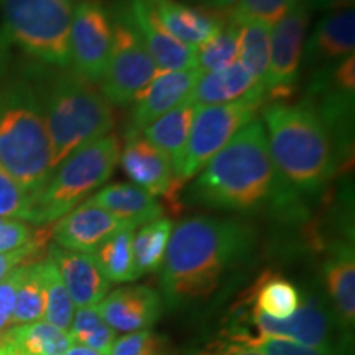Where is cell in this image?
<instances>
[{
	"mask_svg": "<svg viewBox=\"0 0 355 355\" xmlns=\"http://www.w3.org/2000/svg\"><path fill=\"white\" fill-rule=\"evenodd\" d=\"M239 26L227 24L216 37L196 46V68L201 73H216L237 61Z\"/></svg>",
	"mask_w": 355,
	"mask_h": 355,
	"instance_id": "33",
	"label": "cell"
},
{
	"mask_svg": "<svg viewBox=\"0 0 355 355\" xmlns=\"http://www.w3.org/2000/svg\"><path fill=\"white\" fill-rule=\"evenodd\" d=\"M51 148V173L87 141L107 135L115 125L112 104L76 71L58 73L38 94Z\"/></svg>",
	"mask_w": 355,
	"mask_h": 355,
	"instance_id": "5",
	"label": "cell"
},
{
	"mask_svg": "<svg viewBox=\"0 0 355 355\" xmlns=\"http://www.w3.org/2000/svg\"><path fill=\"white\" fill-rule=\"evenodd\" d=\"M44 313V282L42 261L20 266L19 286L13 304L12 327L37 322Z\"/></svg>",
	"mask_w": 355,
	"mask_h": 355,
	"instance_id": "28",
	"label": "cell"
},
{
	"mask_svg": "<svg viewBox=\"0 0 355 355\" xmlns=\"http://www.w3.org/2000/svg\"><path fill=\"white\" fill-rule=\"evenodd\" d=\"M69 336L74 344L104 355H109L112 344L117 339L115 331L104 322L96 306L78 308V313L71 321Z\"/></svg>",
	"mask_w": 355,
	"mask_h": 355,
	"instance_id": "32",
	"label": "cell"
},
{
	"mask_svg": "<svg viewBox=\"0 0 355 355\" xmlns=\"http://www.w3.org/2000/svg\"><path fill=\"white\" fill-rule=\"evenodd\" d=\"M198 355H263V354L257 352L255 349L247 347V345L232 343V340H227L222 337V339L214 340V343L206 345V347H204Z\"/></svg>",
	"mask_w": 355,
	"mask_h": 355,
	"instance_id": "42",
	"label": "cell"
},
{
	"mask_svg": "<svg viewBox=\"0 0 355 355\" xmlns=\"http://www.w3.org/2000/svg\"><path fill=\"white\" fill-rule=\"evenodd\" d=\"M123 229L133 227L86 199L53 224V239L66 250L94 254L107 239Z\"/></svg>",
	"mask_w": 355,
	"mask_h": 355,
	"instance_id": "14",
	"label": "cell"
},
{
	"mask_svg": "<svg viewBox=\"0 0 355 355\" xmlns=\"http://www.w3.org/2000/svg\"><path fill=\"white\" fill-rule=\"evenodd\" d=\"M125 6L146 51L162 73L196 68V48L181 43L168 33L150 0H125Z\"/></svg>",
	"mask_w": 355,
	"mask_h": 355,
	"instance_id": "15",
	"label": "cell"
},
{
	"mask_svg": "<svg viewBox=\"0 0 355 355\" xmlns=\"http://www.w3.org/2000/svg\"><path fill=\"white\" fill-rule=\"evenodd\" d=\"M308 24V7L303 0H298L291 10L273 26L270 64L263 79L265 96H268L273 104H285V99L295 92Z\"/></svg>",
	"mask_w": 355,
	"mask_h": 355,
	"instance_id": "12",
	"label": "cell"
},
{
	"mask_svg": "<svg viewBox=\"0 0 355 355\" xmlns=\"http://www.w3.org/2000/svg\"><path fill=\"white\" fill-rule=\"evenodd\" d=\"M33 198L0 166V217L28 222Z\"/></svg>",
	"mask_w": 355,
	"mask_h": 355,
	"instance_id": "38",
	"label": "cell"
},
{
	"mask_svg": "<svg viewBox=\"0 0 355 355\" xmlns=\"http://www.w3.org/2000/svg\"><path fill=\"white\" fill-rule=\"evenodd\" d=\"M114 43L102 78V94L112 105L130 104L162 71L146 51L144 40L128 15L125 2L115 8Z\"/></svg>",
	"mask_w": 355,
	"mask_h": 355,
	"instance_id": "10",
	"label": "cell"
},
{
	"mask_svg": "<svg viewBox=\"0 0 355 355\" xmlns=\"http://www.w3.org/2000/svg\"><path fill=\"white\" fill-rule=\"evenodd\" d=\"M227 329L237 331H224V337H285L313 347L349 349V331L339 322L334 311L313 293H304L298 309L286 319L266 316L243 300Z\"/></svg>",
	"mask_w": 355,
	"mask_h": 355,
	"instance_id": "8",
	"label": "cell"
},
{
	"mask_svg": "<svg viewBox=\"0 0 355 355\" xmlns=\"http://www.w3.org/2000/svg\"><path fill=\"white\" fill-rule=\"evenodd\" d=\"M109 355H171V345L157 332L135 331L115 339Z\"/></svg>",
	"mask_w": 355,
	"mask_h": 355,
	"instance_id": "37",
	"label": "cell"
},
{
	"mask_svg": "<svg viewBox=\"0 0 355 355\" xmlns=\"http://www.w3.org/2000/svg\"><path fill=\"white\" fill-rule=\"evenodd\" d=\"M355 50V10L327 13L316 25L303 50L306 66H334Z\"/></svg>",
	"mask_w": 355,
	"mask_h": 355,
	"instance_id": "20",
	"label": "cell"
},
{
	"mask_svg": "<svg viewBox=\"0 0 355 355\" xmlns=\"http://www.w3.org/2000/svg\"><path fill=\"white\" fill-rule=\"evenodd\" d=\"M44 282V322L58 329L68 331L74 316V304L56 265L50 259L42 260Z\"/></svg>",
	"mask_w": 355,
	"mask_h": 355,
	"instance_id": "31",
	"label": "cell"
},
{
	"mask_svg": "<svg viewBox=\"0 0 355 355\" xmlns=\"http://www.w3.org/2000/svg\"><path fill=\"white\" fill-rule=\"evenodd\" d=\"M0 166L30 196L51 176V148L38 92L21 83H0Z\"/></svg>",
	"mask_w": 355,
	"mask_h": 355,
	"instance_id": "4",
	"label": "cell"
},
{
	"mask_svg": "<svg viewBox=\"0 0 355 355\" xmlns=\"http://www.w3.org/2000/svg\"><path fill=\"white\" fill-rule=\"evenodd\" d=\"M8 40L0 28V83H2L3 74H6L7 63H8Z\"/></svg>",
	"mask_w": 355,
	"mask_h": 355,
	"instance_id": "44",
	"label": "cell"
},
{
	"mask_svg": "<svg viewBox=\"0 0 355 355\" xmlns=\"http://www.w3.org/2000/svg\"><path fill=\"white\" fill-rule=\"evenodd\" d=\"M270 50H272L270 26L257 24V21L239 26V63L261 83L268 71Z\"/></svg>",
	"mask_w": 355,
	"mask_h": 355,
	"instance_id": "30",
	"label": "cell"
},
{
	"mask_svg": "<svg viewBox=\"0 0 355 355\" xmlns=\"http://www.w3.org/2000/svg\"><path fill=\"white\" fill-rule=\"evenodd\" d=\"M0 355H15V352L10 349V345L3 340H0Z\"/></svg>",
	"mask_w": 355,
	"mask_h": 355,
	"instance_id": "47",
	"label": "cell"
},
{
	"mask_svg": "<svg viewBox=\"0 0 355 355\" xmlns=\"http://www.w3.org/2000/svg\"><path fill=\"white\" fill-rule=\"evenodd\" d=\"M322 283L332 311L347 331L355 324V254L345 241L332 243L322 261Z\"/></svg>",
	"mask_w": 355,
	"mask_h": 355,
	"instance_id": "21",
	"label": "cell"
},
{
	"mask_svg": "<svg viewBox=\"0 0 355 355\" xmlns=\"http://www.w3.org/2000/svg\"><path fill=\"white\" fill-rule=\"evenodd\" d=\"M0 340L10 345L15 355H64L74 344L68 331L44 321L13 326Z\"/></svg>",
	"mask_w": 355,
	"mask_h": 355,
	"instance_id": "24",
	"label": "cell"
},
{
	"mask_svg": "<svg viewBox=\"0 0 355 355\" xmlns=\"http://www.w3.org/2000/svg\"><path fill=\"white\" fill-rule=\"evenodd\" d=\"M48 259L56 265L74 306H96L107 296L112 283L102 273L92 254L66 250L53 243L48 248Z\"/></svg>",
	"mask_w": 355,
	"mask_h": 355,
	"instance_id": "18",
	"label": "cell"
},
{
	"mask_svg": "<svg viewBox=\"0 0 355 355\" xmlns=\"http://www.w3.org/2000/svg\"><path fill=\"white\" fill-rule=\"evenodd\" d=\"M201 74L198 68L159 73L152 84L133 101L128 132H144L155 121L184 102L191 96Z\"/></svg>",
	"mask_w": 355,
	"mask_h": 355,
	"instance_id": "16",
	"label": "cell"
},
{
	"mask_svg": "<svg viewBox=\"0 0 355 355\" xmlns=\"http://www.w3.org/2000/svg\"><path fill=\"white\" fill-rule=\"evenodd\" d=\"M20 266L0 282V339L12 327L13 304H15V293L19 286Z\"/></svg>",
	"mask_w": 355,
	"mask_h": 355,
	"instance_id": "39",
	"label": "cell"
},
{
	"mask_svg": "<svg viewBox=\"0 0 355 355\" xmlns=\"http://www.w3.org/2000/svg\"><path fill=\"white\" fill-rule=\"evenodd\" d=\"M261 123L275 170L291 194L316 193L329 183L339 168V152L313 104H270Z\"/></svg>",
	"mask_w": 355,
	"mask_h": 355,
	"instance_id": "3",
	"label": "cell"
},
{
	"mask_svg": "<svg viewBox=\"0 0 355 355\" xmlns=\"http://www.w3.org/2000/svg\"><path fill=\"white\" fill-rule=\"evenodd\" d=\"M121 159L122 170L133 184L145 189L153 198L163 196L175 212L180 211V193L183 186L173 175L171 159L162 150L150 144L144 135L127 132L125 148Z\"/></svg>",
	"mask_w": 355,
	"mask_h": 355,
	"instance_id": "13",
	"label": "cell"
},
{
	"mask_svg": "<svg viewBox=\"0 0 355 355\" xmlns=\"http://www.w3.org/2000/svg\"><path fill=\"white\" fill-rule=\"evenodd\" d=\"M259 91H265L263 83L252 76L239 61H235L225 69L201 74L188 99L196 107H206L229 104Z\"/></svg>",
	"mask_w": 355,
	"mask_h": 355,
	"instance_id": "22",
	"label": "cell"
},
{
	"mask_svg": "<svg viewBox=\"0 0 355 355\" xmlns=\"http://www.w3.org/2000/svg\"><path fill=\"white\" fill-rule=\"evenodd\" d=\"M53 237V224L33 227L25 220L0 217V254L21 250L30 245L46 248Z\"/></svg>",
	"mask_w": 355,
	"mask_h": 355,
	"instance_id": "35",
	"label": "cell"
},
{
	"mask_svg": "<svg viewBox=\"0 0 355 355\" xmlns=\"http://www.w3.org/2000/svg\"><path fill=\"white\" fill-rule=\"evenodd\" d=\"M332 81H334L336 91L344 94L354 96L355 92V56L350 55L332 66Z\"/></svg>",
	"mask_w": 355,
	"mask_h": 355,
	"instance_id": "41",
	"label": "cell"
},
{
	"mask_svg": "<svg viewBox=\"0 0 355 355\" xmlns=\"http://www.w3.org/2000/svg\"><path fill=\"white\" fill-rule=\"evenodd\" d=\"M44 247L38 245H30L21 248V250L8 252V254H0V282L10 275L13 270L19 268L24 265H32L35 260L42 255Z\"/></svg>",
	"mask_w": 355,
	"mask_h": 355,
	"instance_id": "40",
	"label": "cell"
},
{
	"mask_svg": "<svg viewBox=\"0 0 355 355\" xmlns=\"http://www.w3.org/2000/svg\"><path fill=\"white\" fill-rule=\"evenodd\" d=\"M64 2H69V0H64Z\"/></svg>",
	"mask_w": 355,
	"mask_h": 355,
	"instance_id": "48",
	"label": "cell"
},
{
	"mask_svg": "<svg viewBox=\"0 0 355 355\" xmlns=\"http://www.w3.org/2000/svg\"><path fill=\"white\" fill-rule=\"evenodd\" d=\"M2 32L44 64L69 68L73 7L64 0H0Z\"/></svg>",
	"mask_w": 355,
	"mask_h": 355,
	"instance_id": "7",
	"label": "cell"
},
{
	"mask_svg": "<svg viewBox=\"0 0 355 355\" xmlns=\"http://www.w3.org/2000/svg\"><path fill=\"white\" fill-rule=\"evenodd\" d=\"M245 301L257 311L275 319L290 318L301 303L298 288L278 275L265 273L257 279L245 296Z\"/></svg>",
	"mask_w": 355,
	"mask_h": 355,
	"instance_id": "25",
	"label": "cell"
},
{
	"mask_svg": "<svg viewBox=\"0 0 355 355\" xmlns=\"http://www.w3.org/2000/svg\"><path fill=\"white\" fill-rule=\"evenodd\" d=\"M265 99V91H259L229 104L196 107L183 152L171 163L178 183H188L229 144L235 133L255 121Z\"/></svg>",
	"mask_w": 355,
	"mask_h": 355,
	"instance_id": "9",
	"label": "cell"
},
{
	"mask_svg": "<svg viewBox=\"0 0 355 355\" xmlns=\"http://www.w3.org/2000/svg\"><path fill=\"white\" fill-rule=\"evenodd\" d=\"M135 229H123L114 234L94 252V259L110 283L133 282L132 239Z\"/></svg>",
	"mask_w": 355,
	"mask_h": 355,
	"instance_id": "29",
	"label": "cell"
},
{
	"mask_svg": "<svg viewBox=\"0 0 355 355\" xmlns=\"http://www.w3.org/2000/svg\"><path fill=\"white\" fill-rule=\"evenodd\" d=\"M64 355H104V354H99V352H96V350L83 347V345L73 344L68 350H66Z\"/></svg>",
	"mask_w": 355,
	"mask_h": 355,
	"instance_id": "46",
	"label": "cell"
},
{
	"mask_svg": "<svg viewBox=\"0 0 355 355\" xmlns=\"http://www.w3.org/2000/svg\"><path fill=\"white\" fill-rule=\"evenodd\" d=\"M255 349L263 355H352L349 349H329V347H313L296 343V340L285 339V337L270 336H242V337H224Z\"/></svg>",
	"mask_w": 355,
	"mask_h": 355,
	"instance_id": "36",
	"label": "cell"
},
{
	"mask_svg": "<svg viewBox=\"0 0 355 355\" xmlns=\"http://www.w3.org/2000/svg\"><path fill=\"white\" fill-rule=\"evenodd\" d=\"M114 43L112 17L99 0H83L73 10L69 26V58L86 81H102Z\"/></svg>",
	"mask_w": 355,
	"mask_h": 355,
	"instance_id": "11",
	"label": "cell"
},
{
	"mask_svg": "<svg viewBox=\"0 0 355 355\" xmlns=\"http://www.w3.org/2000/svg\"><path fill=\"white\" fill-rule=\"evenodd\" d=\"M290 196L275 170L260 121L235 133L184 191L188 202L234 212H254L270 202H286Z\"/></svg>",
	"mask_w": 355,
	"mask_h": 355,
	"instance_id": "2",
	"label": "cell"
},
{
	"mask_svg": "<svg viewBox=\"0 0 355 355\" xmlns=\"http://www.w3.org/2000/svg\"><path fill=\"white\" fill-rule=\"evenodd\" d=\"M163 300L158 291L144 285L122 286L107 293L96 304L101 318L114 331H146L163 314Z\"/></svg>",
	"mask_w": 355,
	"mask_h": 355,
	"instance_id": "17",
	"label": "cell"
},
{
	"mask_svg": "<svg viewBox=\"0 0 355 355\" xmlns=\"http://www.w3.org/2000/svg\"><path fill=\"white\" fill-rule=\"evenodd\" d=\"M207 3V8H214V10H229L234 7L239 0H204Z\"/></svg>",
	"mask_w": 355,
	"mask_h": 355,
	"instance_id": "45",
	"label": "cell"
},
{
	"mask_svg": "<svg viewBox=\"0 0 355 355\" xmlns=\"http://www.w3.org/2000/svg\"><path fill=\"white\" fill-rule=\"evenodd\" d=\"M254 248V229L241 220L196 216L178 222L159 275L163 304L183 309L207 301Z\"/></svg>",
	"mask_w": 355,
	"mask_h": 355,
	"instance_id": "1",
	"label": "cell"
},
{
	"mask_svg": "<svg viewBox=\"0 0 355 355\" xmlns=\"http://www.w3.org/2000/svg\"><path fill=\"white\" fill-rule=\"evenodd\" d=\"M194 114H196V105L186 99L158 121H155L152 125L146 127L141 133L173 163V159H176L178 155L183 152L191 125H193Z\"/></svg>",
	"mask_w": 355,
	"mask_h": 355,
	"instance_id": "26",
	"label": "cell"
},
{
	"mask_svg": "<svg viewBox=\"0 0 355 355\" xmlns=\"http://www.w3.org/2000/svg\"><path fill=\"white\" fill-rule=\"evenodd\" d=\"M87 201L110 212L133 229L163 217V206L157 198L135 184H109L87 198Z\"/></svg>",
	"mask_w": 355,
	"mask_h": 355,
	"instance_id": "23",
	"label": "cell"
},
{
	"mask_svg": "<svg viewBox=\"0 0 355 355\" xmlns=\"http://www.w3.org/2000/svg\"><path fill=\"white\" fill-rule=\"evenodd\" d=\"M298 0H239L227 10V24L241 26L243 24H263L275 26Z\"/></svg>",
	"mask_w": 355,
	"mask_h": 355,
	"instance_id": "34",
	"label": "cell"
},
{
	"mask_svg": "<svg viewBox=\"0 0 355 355\" xmlns=\"http://www.w3.org/2000/svg\"><path fill=\"white\" fill-rule=\"evenodd\" d=\"M308 10H322V12H337L344 8H352L354 0H303Z\"/></svg>",
	"mask_w": 355,
	"mask_h": 355,
	"instance_id": "43",
	"label": "cell"
},
{
	"mask_svg": "<svg viewBox=\"0 0 355 355\" xmlns=\"http://www.w3.org/2000/svg\"><path fill=\"white\" fill-rule=\"evenodd\" d=\"M119 158L121 145L115 135H104L79 146L53 170L35 198L28 222L55 224L109 180Z\"/></svg>",
	"mask_w": 355,
	"mask_h": 355,
	"instance_id": "6",
	"label": "cell"
},
{
	"mask_svg": "<svg viewBox=\"0 0 355 355\" xmlns=\"http://www.w3.org/2000/svg\"><path fill=\"white\" fill-rule=\"evenodd\" d=\"M171 230L173 222L165 217H159L141 225L137 234L133 232L132 254L135 278L162 268Z\"/></svg>",
	"mask_w": 355,
	"mask_h": 355,
	"instance_id": "27",
	"label": "cell"
},
{
	"mask_svg": "<svg viewBox=\"0 0 355 355\" xmlns=\"http://www.w3.org/2000/svg\"><path fill=\"white\" fill-rule=\"evenodd\" d=\"M158 20L181 43L199 46L227 25V10L189 7L178 0H150Z\"/></svg>",
	"mask_w": 355,
	"mask_h": 355,
	"instance_id": "19",
	"label": "cell"
}]
</instances>
